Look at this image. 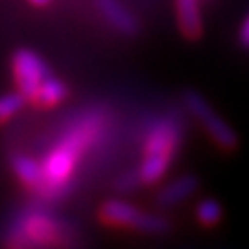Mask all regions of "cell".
Wrapping results in <instances>:
<instances>
[{
	"mask_svg": "<svg viewBox=\"0 0 249 249\" xmlns=\"http://www.w3.org/2000/svg\"><path fill=\"white\" fill-rule=\"evenodd\" d=\"M79 232L71 222L42 208L21 210L4 227L2 249H75Z\"/></svg>",
	"mask_w": 249,
	"mask_h": 249,
	"instance_id": "6da1fadb",
	"label": "cell"
},
{
	"mask_svg": "<svg viewBox=\"0 0 249 249\" xmlns=\"http://www.w3.org/2000/svg\"><path fill=\"white\" fill-rule=\"evenodd\" d=\"M183 143V121L175 114L152 121L143 135V154L137 173L142 185H156L166 177Z\"/></svg>",
	"mask_w": 249,
	"mask_h": 249,
	"instance_id": "7a4b0ae2",
	"label": "cell"
},
{
	"mask_svg": "<svg viewBox=\"0 0 249 249\" xmlns=\"http://www.w3.org/2000/svg\"><path fill=\"white\" fill-rule=\"evenodd\" d=\"M100 222H104L106 227L112 229H135L143 235H166L173 229V224L166 216L145 212V210L137 208L131 201L124 199H106L98 210Z\"/></svg>",
	"mask_w": 249,
	"mask_h": 249,
	"instance_id": "3957f363",
	"label": "cell"
},
{
	"mask_svg": "<svg viewBox=\"0 0 249 249\" xmlns=\"http://www.w3.org/2000/svg\"><path fill=\"white\" fill-rule=\"evenodd\" d=\"M183 106L187 108L193 119H196L208 139L212 142L216 147H220L222 152H232L239 145V135L231 124L218 114L208 100L201 96L196 89H185L183 91Z\"/></svg>",
	"mask_w": 249,
	"mask_h": 249,
	"instance_id": "277c9868",
	"label": "cell"
},
{
	"mask_svg": "<svg viewBox=\"0 0 249 249\" xmlns=\"http://www.w3.org/2000/svg\"><path fill=\"white\" fill-rule=\"evenodd\" d=\"M11 69L15 81H17V89L27 98V102L34 100L37 88L52 75L48 62L31 48L15 50L11 58Z\"/></svg>",
	"mask_w": 249,
	"mask_h": 249,
	"instance_id": "5b68a950",
	"label": "cell"
},
{
	"mask_svg": "<svg viewBox=\"0 0 249 249\" xmlns=\"http://www.w3.org/2000/svg\"><path fill=\"white\" fill-rule=\"evenodd\" d=\"M96 6L102 19L110 25L116 34H121L124 37H133L139 34V21L133 13H131L127 6H124L121 0H96Z\"/></svg>",
	"mask_w": 249,
	"mask_h": 249,
	"instance_id": "8992f818",
	"label": "cell"
},
{
	"mask_svg": "<svg viewBox=\"0 0 249 249\" xmlns=\"http://www.w3.org/2000/svg\"><path fill=\"white\" fill-rule=\"evenodd\" d=\"M199 189V178L196 175H181L166 183L156 196V204L160 208H177L183 201L193 197Z\"/></svg>",
	"mask_w": 249,
	"mask_h": 249,
	"instance_id": "52a82bcc",
	"label": "cell"
},
{
	"mask_svg": "<svg viewBox=\"0 0 249 249\" xmlns=\"http://www.w3.org/2000/svg\"><path fill=\"white\" fill-rule=\"evenodd\" d=\"M9 166L13 170V175L19 178V183L31 191V196H36L42 187L44 173H42V160H36L29 154H11Z\"/></svg>",
	"mask_w": 249,
	"mask_h": 249,
	"instance_id": "ba28073f",
	"label": "cell"
},
{
	"mask_svg": "<svg viewBox=\"0 0 249 249\" xmlns=\"http://www.w3.org/2000/svg\"><path fill=\"white\" fill-rule=\"evenodd\" d=\"M177 25L187 40H199L204 34V17H201L199 0H177Z\"/></svg>",
	"mask_w": 249,
	"mask_h": 249,
	"instance_id": "9c48e42d",
	"label": "cell"
},
{
	"mask_svg": "<svg viewBox=\"0 0 249 249\" xmlns=\"http://www.w3.org/2000/svg\"><path fill=\"white\" fill-rule=\"evenodd\" d=\"M67 98H69V85L62 79H58V77L50 75L48 79L37 88L31 104H36L37 108H54V106L65 102Z\"/></svg>",
	"mask_w": 249,
	"mask_h": 249,
	"instance_id": "30bf717a",
	"label": "cell"
},
{
	"mask_svg": "<svg viewBox=\"0 0 249 249\" xmlns=\"http://www.w3.org/2000/svg\"><path fill=\"white\" fill-rule=\"evenodd\" d=\"M222 214L224 212H222L220 201L214 199V197H204L196 206V218H197V222L201 224V227L212 229V227H216V224H220Z\"/></svg>",
	"mask_w": 249,
	"mask_h": 249,
	"instance_id": "8fae6325",
	"label": "cell"
},
{
	"mask_svg": "<svg viewBox=\"0 0 249 249\" xmlns=\"http://www.w3.org/2000/svg\"><path fill=\"white\" fill-rule=\"evenodd\" d=\"M25 104H27V98L23 96L19 89L2 93V96H0V124L15 119V116L25 108Z\"/></svg>",
	"mask_w": 249,
	"mask_h": 249,
	"instance_id": "7c38bea8",
	"label": "cell"
},
{
	"mask_svg": "<svg viewBox=\"0 0 249 249\" xmlns=\"http://www.w3.org/2000/svg\"><path fill=\"white\" fill-rule=\"evenodd\" d=\"M137 187H142V178H139L137 170H123V173L114 178V189L127 196V193H133Z\"/></svg>",
	"mask_w": 249,
	"mask_h": 249,
	"instance_id": "4fadbf2b",
	"label": "cell"
},
{
	"mask_svg": "<svg viewBox=\"0 0 249 249\" xmlns=\"http://www.w3.org/2000/svg\"><path fill=\"white\" fill-rule=\"evenodd\" d=\"M237 40L241 44V48L249 50V13L245 15V19L241 21V27H239V34H237Z\"/></svg>",
	"mask_w": 249,
	"mask_h": 249,
	"instance_id": "5bb4252c",
	"label": "cell"
},
{
	"mask_svg": "<svg viewBox=\"0 0 249 249\" xmlns=\"http://www.w3.org/2000/svg\"><path fill=\"white\" fill-rule=\"evenodd\" d=\"M52 2V0H29V4L37 6V9H44V6H48Z\"/></svg>",
	"mask_w": 249,
	"mask_h": 249,
	"instance_id": "9a60e30c",
	"label": "cell"
}]
</instances>
